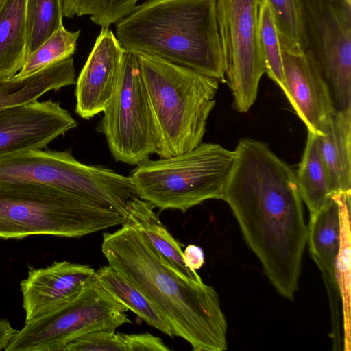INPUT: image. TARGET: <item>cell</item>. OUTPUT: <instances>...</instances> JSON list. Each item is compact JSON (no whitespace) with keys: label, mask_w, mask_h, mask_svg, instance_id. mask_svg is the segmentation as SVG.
Wrapping results in <instances>:
<instances>
[{"label":"cell","mask_w":351,"mask_h":351,"mask_svg":"<svg viewBox=\"0 0 351 351\" xmlns=\"http://www.w3.org/2000/svg\"><path fill=\"white\" fill-rule=\"evenodd\" d=\"M156 126L160 158L202 143L219 81L160 58L136 54Z\"/></svg>","instance_id":"cell-4"},{"label":"cell","mask_w":351,"mask_h":351,"mask_svg":"<svg viewBox=\"0 0 351 351\" xmlns=\"http://www.w3.org/2000/svg\"><path fill=\"white\" fill-rule=\"evenodd\" d=\"M103 112L97 130L117 162L137 165L156 154V126L135 53L125 50L116 90Z\"/></svg>","instance_id":"cell-9"},{"label":"cell","mask_w":351,"mask_h":351,"mask_svg":"<svg viewBox=\"0 0 351 351\" xmlns=\"http://www.w3.org/2000/svg\"><path fill=\"white\" fill-rule=\"evenodd\" d=\"M73 57L26 77H0V110L35 100L50 90L75 84Z\"/></svg>","instance_id":"cell-17"},{"label":"cell","mask_w":351,"mask_h":351,"mask_svg":"<svg viewBox=\"0 0 351 351\" xmlns=\"http://www.w3.org/2000/svg\"><path fill=\"white\" fill-rule=\"evenodd\" d=\"M222 200L276 291L292 300L307 243L295 171L261 141L240 139Z\"/></svg>","instance_id":"cell-1"},{"label":"cell","mask_w":351,"mask_h":351,"mask_svg":"<svg viewBox=\"0 0 351 351\" xmlns=\"http://www.w3.org/2000/svg\"><path fill=\"white\" fill-rule=\"evenodd\" d=\"M154 208L148 202L136 197L128 204L125 222L145 237L180 275L202 280L196 271H191L185 265L180 243L162 224Z\"/></svg>","instance_id":"cell-19"},{"label":"cell","mask_w":351,"mask_h":351,"mask_svg":"<svg viewBox=\"0 0 351 351\" xmlns=\"http://www.w3.org/2000/svg\"><path fill=\"white\" fill-rule=\"evenodd\" d=\"M95 270L87 265L56 261L43 268L30 267L20 288L25 322L41 317L76 297L95 278Z\"/></svg>","instance_id":"cell-15"},{"label":"cell","mask_w":351,"mask_h":351,"mask_svg":"<svg viewBox=\"0 0 351 351\" xmlns=\"http://www.w3.org/2000/svg\"><path fill=\"white\" fill-rule=\"evenodd\" d=\"M138 0H62L64 17L88 15L90 19L101 29L130 13Z\"/></svg>","instance_id":"cell-26"},{"label":"cell","mask_w":351,"mask_h":351,"mask_svg":"<svg viewBox=\"0 0 351 351\" xmlns=\"http://www.w3.org/2000/svg\"><path fill=\"white\" fill-rule=\"evenodd\" d=\"M282 56L288 101L308 131L322 135L336 110L328 84L305 53Z\"/></svg>","instance_id":"cell-16"},{"label":"cell","mask_w":351,"mask_h":351,"mask_svg":"<svg viewBox=\"0 0 351 351\" xmlns=\"http://www.w3.org/2000/svg\"><path fill=\"white\" fill-rule=\"evenodd\" d=\"M258 34L259 47L265 66V73L288 98L282 48L274 20L265 0H260L259 2Z\"/></svg>","instance_id":"cell-24"},{"label":"cell","mask_w":351,"mask_h":351,"mask_svg":"<svg viewBox=\"0 0 351 351\" xmlns=\"http://www.w3.org/2000/svg\"><path fill=\"white\" fill-rule=\"evenodd\" d=\"M98 283L114 298L149 325L170 337L173 331L164 316L132 282L110 265L95 271Z\"/></svg>","instance_id":"cell-21"},{"label":"cell","mask_w":351,"mask_h":351,"mask_svg":"<svg viewBox=\"0 0 351 351\" xmlns=\"http://www.w3.org/2000/svg\"><path fill=\"white\" fill-rule=\"evenodd\" d=\"M3 0H0V6L1 5V3H3Z\"/></svg>","instance_id":"cell-32"},{"label":"cell","mask_w":351,"mask_h":351,"mask_svg":"<svg viewBox=\"0 0 351 351\" xmlns=\"http://www.w3.org/2000/svg\"><path fill=\"white\" fill-rule=\"evenodd\" d=\"M125 351H169L162 340L149 333L124 334Z\"/></svg>","instance_id":"cell-29"},{"label":"cell","mask_w":351,"mask_h":351,"mask_svg":"<svg viewBox=\"0 0 351 351\" xmlns=\"http://www.w3.org/2000/svg\"><path fill=\"white\" fill-rule=\"evenodd\" d=\"M272 14L282 50L304 53L305 43L299 0H265Z\"/></svg>","instance_id":"cell-27"},{"label":"cell","mask_w":351,"mask_h":351,"mask_svg":"<svg viewBox=\"0 0 351 351\" xmlns=\"http://www.w3.org/2000/svg\"><path fill=\"white\" fill-rule=\"evenodd\" d=\"M123 48L109 28L101 29L75 82V112L89 119L103 112L118 84Z\"/></svg>","instance_id":"cell-14"},{"label":"cell","mask_w":351,"mask_h":351,"mask_svg":"<svg viewBox=\"0 0 351 351\" xmlns=\"http://www.w3.org/2000/svg\"><path fill=\"white\" fill-rule=\"evenodd\" d=\"M77 126L60 104L35 100L0 110V156L42 149Z\"/></svg>","instance_id":"cell-12"},{"label":"cell","mask_w":351,"mask_h":351,"mask_svg":"<svg viewBox=\"0 0 351 351\" xmlns=\"http://www.w3.org/2000/svg\"><path fill=\"white\" fill-rule=\"evenodd\" d=\"M17 332L8 320L0 319V350H5Z\"/></svg>","instance_id":"cell-31"},{"label":"cell","mask_w":351,"mask_h":351,"mask_svg":"<svg viewBox=\"0 0 351 351\" xmlns=\"http://www.w3.org/2000/svg\"><path fill=\"white\" fill-rule=\"evenodd\" d=\"M125 213L57 187L0 184V239L75 238L122 225Z\"/></svg>","instance_id":"cell-5"},{"label":"cell","mask_w":351,"mask_h":351,"mask_svg":"<svg viewBox=\"0 0 351 351\" xmlns=\"http://www.w3.org/2000/svg\"><path fill=\"white\" fill-rule=\"evenodd\" d=\"M185 265L191 271L199 269L204 263V254L202 249L195 245H189L182 252Z\"/></svg>","instance_id":"cell-30"},{"label":"cell","mask_w":351,"mask_h":351,"mask_svg":"<svg viewBox=\"0 0 351 351\" xmlns=\"http://www.w3.org/2000/svg\"><path fill=\"white\" fill-rule=\"evenodd\" d=\"M317 136L334 192H351V110H335L325 132Z\"/></svg>","instance_id":"cell-18"},{"label":"cell","mask_w":351,"mask_h":351,"mask_svg":"<svg viewBox=\"0 0 351 351\" xmlns=\"http://www.w3.org/2000/svg\"><path fill=\"white\" fill-rule=\"evenodd\" d=\"M114 34L127 51L226 82L216 0H146L115 23Z\"/></svg>","instance_id":"cell-3"},{"label":"cell","mask_w":351,"mask_h":351,"mask_svg":"<svg viewBox=\"0 0 351 351\" xmlns=\"http://www.w3.org/2000/svg\"><path fill=\"white\" fill-rule=\"evenodd\" d=\"M26 1L3 0L0 6V77L15 75L27 59Z\"/></svg>","instance_id":"cell-20"},{"label":"cell","mask_w":351,"mask_h":351,"mask_svg":"<svg viewBox=\"0 0 351 351\" xmlns=\"http://www.w3.org/2000/svg\"><path fill=\"white\" fill-rule=\"evenodd\" d=\"M260 0H216L225 80L234 108L247 112L254 104L265 73L258 34Z\"/></svg>","instance_id":"cell-11"},{"label":"cell","mask_w":351,"mask_h":351,"mask_svg":"<svg viewBox=\"0 0 351 351\" xmlns=\"http://www.w3.org/2000/svg\"><path fill=\"white\" fill-rule=\"evenodd\" d=\"M63 17L62 0L26 1L27 56L64 26Z\"/></svg>","instance_id":"cell-23"},{"label":"cell","mask_w":351,"mask_h":351,"mask_svg":"<svg viewBox=\"0 0 351 351\" xmlns=\"http://www.w3.org/2000/svg\"><path fill=\"white\" fill-rule=\"evenodd\" d=\"M127 308L97 281L95 276L73 300L32 321L16 333L5 351H63L86 334L115 331L131 323Z\"/></svg>","instance_id":"cell-8"},{"label":"cell","mask_w":351,"mask_h":351,"mask_svg":"<svg viewBox=\"0 0 351 351\" xmlns=\"http://www.w3.org/2000/svg\"><path fill=\"white\" fill-rule=\"evenodd\" d=\"M295 174L302 200L309 214L318 210L335 193L319 152L318 136L310 131Z\"/></svg>","instance_id":"cell-22"},{"label":"cell","mask_w":351,"mask_h":351,"mask_svg":"<svg viewBox=\"0 0 351 351\" xmlns=\"http://www.w3.org/2000/svg\"><path fill=\"white\" fill-rule=\"evenodd\" d=\"M80 30L71 32L62 27L27 56L19 77L32 75L62 60L72 57L77 49Z\"/></svg>","instance_id":"cell-25"},{"label":"cell","mask_w":351,"mask_h":351,"mask_svg":"<svg viewBox=\"0 0 351 351\" xmlns=\"http://www.w3.org/2000/svg\"><path fill=\"white\" fill-rule=\"evenodd\" d=\"M304 53L328 85L336 110H351V3L299 0Z\"/></svg>","instance_id":"cell-10"},{"label":"cell","mask_w":351,"mask_h":351,"mask_svg":"<svg viewBox=\"0 0 351 351\" xmlns=\"http://www.w3.org/2000/svg\"><path fill=\"white\" fill-rule=\"evenodd\" d=\"M351 192L334 193L318 210L309 214L307 243L327 289L332 323L342 318V303L337 278V267L343 239V222L350 208Z\"/></svg>","instance_id":"cell-13"},{"label":"cell","mask_w":351,"mask_h":351,"mask_svg":"<svg viewBox=\"0 0 351 351\" xmlns=\"http://www.w3.org/2000/svg\"><path fill=\"white\" fill-rule=\"evenodd\" d=\"M11 183L52 186L125 214L138 197L129 176L83 164L66 151L42 149L0 156V184Z\"/></svg>","instance_id":"cell-7"},{"label":"cell","mask_w":351,"mask_h":351,"mask_svg":"<svg viewBox=\"0 0 351 351\" xmlns=\"http://www.w3.org/2000/svg\"><path fill=\"white\" fill-rule=\"evenodd\" d=\"M348 2L351 3V0H346Z\"/></svg>","instance_id":"cell-33"},{"label":"cell","mask_w":351,"mask_h":351,"mask_svg":"<svg viewBox=\"0 0 351 351\" xmlns=\"http://www.w3.org/2000/svg\"><path fill=\"white\" fill-rule=\"evenodd\" d=\"M101 252L108 265L155 305L174 336L195 351L227 350V322L213 287L180 275L145 237L125 222L117 230L103 234Z\"/></svg>","instance_id":"cell-2"},{"label":"cell","mask_w":351,"mask_h":351,"mask_svg":"<svg viewBox=\"0 0 351 351\" xmlns=\"http://www.w3.org/2000/svg\"><path fill=\"white\" fill-rule=\"evenodd\" d=\"M125 351L123 333L99 330L83 335L66 346L63 351Z\"/></svg>","instance_id":"cell-28"},{"label":"cell","mask_w":351,"mask_h":351,"mask_svg":"<svg viewBox=\"0 0 351 351\" xmlns=\"http://www.w3.org/2000/svg\"><path fill=\"white\" fill-rule=\"evenodd\" d=\"M234 156L219 144L202 143L175 156L148 158L129 177L138 197L154 208L185 213L206 200L222 199Z\"/></svg>","instance_id":"cell-6"}]
</instances>
